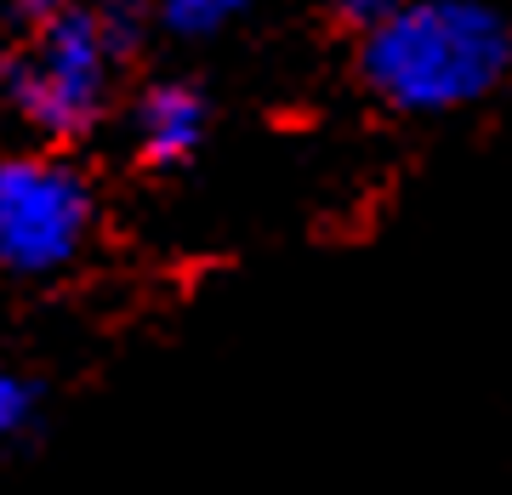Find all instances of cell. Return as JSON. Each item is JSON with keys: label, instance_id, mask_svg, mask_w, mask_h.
Segmentation results:
<instances>
[{"label": "cell", "instance_id": "obj_8", "mask_svg": "<svg viewBox=\"0 0 512 495\" xmlns=\"http://www.w3.org/2000/svg\"><path fill=\"white\" fill-rule=\"evenodd\" d=\"M12 12H18L23 23H40V29H46L52 18H63V12H69V0H12Z\"/></svg>", "mask_w": 512, "mask_h": 495}, {"label": "cell", "instance_id": "obj_1", "mask_svg": "<svg viewBox=\"0 0 512 495\" xmlns=\"http://www.w3.org/2000/svg\"><path fill=\"white\" fill-rule=\"evenodd\" d=\"M359 74L399 114L473 109L512 74V18L490 0H404L365 35Z\"/></svg>", "mask_w": 512, "mask_h": 495}, {"label": "cell", "instance_id": "obj_3", "mask_svg": "<svg viewBox=\"0 0 512 495\" xmlns=\"http://www.w3.org/2000/svg\"><path fill=\"white\" fill-rule=\"evenodd\" d=\"M92 234V188L52 154H0V268L63 274Z\"/></svg>", "mask_w": 512, "mask_h": 495}, {"label": "cell", "instance_id": "obj_6", "mask_svg": "<svg viewBox=\"0 0 512 495\" xmlns=\"http://www.w3.org/2000/svg\"><path fill=\"white\" fill-rule=\"evenodd\" d=\"M399 6H404V0H325L330 18L342 23V29H359V35H376Z\"/></svg>", "mask_w": 512, "mask_h": 495}, {"label": "cell", "instance_id": "obj_5", "mask_svg": "<svg viewBox=\"0 0 512 495\" xmlns=\"http://www.w3.org/2000/svg\"><path fill=\"white\" fill-rule=\"evenodd\" d=\"M251 0H165V23L177 29V35H211L222 23L245 12Z\"/></svg>", "mask_w": 512, "mask_h": 495}, {"label": "cell", "instance_id": "obj_2", "mask_svg": "<svg viewBox=\"0 0 512 495\" xmlns=\"http://www.w3.org/2000/svg\"><path fill=\"white\" fill-rule=\"evenodd\" d=\"M131 46V18L114 6H69L40 29L35 57L12 74V103L40 137H80L109 103V80Z\"/></svg>", "mask_w": 512, "mask_h": 495}, {"label": "cell", "instance_id": "obj_7", "mask_svg": "<svg viewBox=\"0 0 512 495\" xmlns=\"http://www.w3.org/2000/svg\"><path fill=\"white\" fill-rule=\"evenodd\" d=\"M29 416H35V387L23 382L18 370L0 365V439H6V433H18Z\"/></svg>", "mask_w": 512, "mask_h": 495}, {"label": "cell", "instance_id": "obj_4", "mask_svg": "<svg viewBox=\"0 0 512 495\" xmlns=\"http://www.w3.org/2000/svg\"><path fill=\"white\" fill-rule=\"evenodd\" d=\"M131 131H137L143 160H154V165L188 160L205 137V97L194 86H148Z\"/></svg>", "mask_w": 512, "mask_h": 495}]
</instances>
